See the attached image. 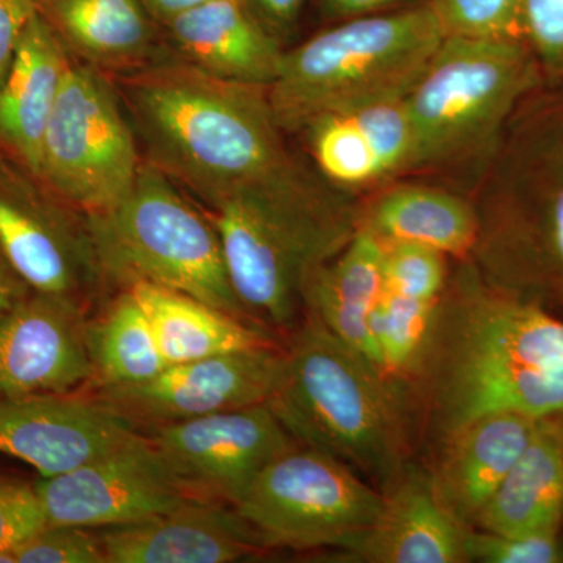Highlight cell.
<instances>
[{"label": "cell", "instance_id": "cell-1", "mask_svg": "<svg viewBox=\"0 0 563 563\" xmlns=\"http://www.w3.org/2000/svg\"><path fill=\"white\" fill-rule=\"evenodd\" d=\"M122 79L147 162L207 206L235 195L303 199L336 190L288 150L268 87L218 79L179 58Z\"/></svg>", "mask_w": 563, "mask_h": 563}, {"label": "cell", "instance_id": "cell-2", "mask_svg": "<svg viewBox=\"0 0 563 563\" xmlns=\"http://www.w3.org/2000/svg\"><path fill=\"white\" fill-rule=\"evenodd\" d=\"M562 366L563 318L496 290L470 258L454 261L420 354L399 380L415 461L453 435L466 404L488 385Z\"/></svg>", "mask_w": 563, "mask_h": 563}, {"label": "cell", "instance_id": "cell-3", "mask_svg": "<svg viewBox=\"0 0 563 563\" xmlns=\"http://www.w3.org/2000/svg\"><path fill=\"white\" fill-rule=\"evenodd\" d=\"M470 261L496 290L563 312V84L525 99L474 181Z\"/></svg>", "mask_w": 563, "mask_h": 563}, {"label": "cell", "instance_id": "cell-4", "mask_svg": "<svg viewBox=\"0 0 563 563\" xmlns=\"http://www.w3.org/2000/svg\"><path fill=\"white\" fill-rule=\"evenodd\" d=\"M268 406L292 439L344 463L380 493L415 461L401 383L303 317L282 347Z\"/></svg>", "mask_w": 563, "mask_h": 563}, {"label": "cell", "instance_id": "cell-5", "mask_svg": "<svg viewBox=\"0 0 563 563\" xmlns=\"http://www.w3.org/2000/svg\"><path fill=\"white\" fill-rule=\"evenodd\" d=\"M443 40L428 2L318 33L282 55L268 87L276 120L299 133L324 114L406 98Z\"/></svg>", "mask_w": 563, "mask_h": 563}, {"label": "cell", "instance_id": "cell-6", "mask_svg": "<svg viewBox=\"0 0 563 563\" xmlns=\"http://www.w3.org/2000/svg\"><path fill=\"white\" fill-rule=\"evenodd\" d=\"M543 85L523 40L444 36L404 98L415 136L410 177L477 179L515 111Z\"/></svg>", "mask_w": 563, "mask_h": 563}, {"label": "cell", "instance_id": "cell-7", "mask_svg": "<svg viewBox=\"0 0 563 563\" xmlns=\"http://www.w3.org/2000/svg\"><path fill=\"white\" fill-rule=\"evenodd\" d=\"M229 280L244 312L272 333L303 317L310 276L358 231V198L279 199L235 195L209 207Z\"/></svg>", "mask_w": 563, "mask_h": 563}, {"label": "cell", "instance_id": "cell-8", "mask_svg": "<svg viewBox=\"0 0 563 563\" xmlns=\"http://www.w3.org/2000/svg\"><path fill=\"white\" fill-rule=\"evenodd\" d=\"M85 220L103 276L125 287L147 282L184 292L252 322L229 280L209 214L191 206L157 166L141 162L128 198Z\"/></svg>", "mask_w": 563, "mask_h": 563}, {"label": "cell", "instance_id": "cell-9", "mask_svg": "<svg viewBox=\"0 0 563 563\" xmlns=\"http://www.w3.org/2000/svg\"><path fill=\"white\" fill-rule=\"evenodd\" d=\"M384 495L344 463L295 444L247 485L233 509L266 548L343 551L379 517Z\"/></svg>", "mask_w": 563, "mask_h": 563}, {"label": "cell", "instance_id": "cell-10", "mask_svg": "<svg viewBox=\"0 0 563 563\" xmlns=\"http://www.w3.org/2000/svg\"><path fill=\"white\" fill-rule=\"evenodd\" d=\"M140 166L117 91L101 70L73 63L47 122L36 179L90 217L128 198Z\"/></svg>", "mask_w": 563, "mask_h": 563}, {"label": "cell", "instance_id": "cell-11", "mask_svg": "<svg viewBox=\"0 0 563 563\" xmlns=\"http://www.w3.org/2000/svg\"><path fill=\"white\" fill-rule=\"evenodd\" d=\"M144 432L188 495L231 507L269 462L298 444L266 402Z\"/></svg>", "mask_w": 563, "mask_h": 563}, {"label": "cell", "instance_id": "cell-12", "mask_svg": "<svg viewBox=\"0 0 563 563\" xmlns=\"http://www.w3.org/2000/svg\"><path fill=\"white\" fill-rule=\"evenodd\" d=\"M284 361L277 344L174 363L146 383L99 387L92 399L136 431L268 402Z\"/></svg>", "mask_w": 563, "mask_h": 563}, {"label": "cell", "instance_id": "cell-13", "mask_svg": "<svg viewBox=\"0 0 563 563\" xmlns=\"http://www.w3.org/2000/svg\"><path fill=\"white\" fill-rule=\"evenodd\" d=\"M63 206L36 177L0 154V252L36 292L79 303L101 269L87 220L80 228Z\"/></svg>", "mask_w": 563, "mask_h": 563}, {"label": "cell", "instance_id": "cell-14", "mask_svg": "<svg viewBox=\"0 0 563 563\" xmlns=\"http://www.w3.org/2000/svg\"><path fill=\"white\" fill-rule=\"evenodd\" d=\"M47 526L106 529L172 512L192 498L140 433L114 453L35 484Z\"/></svg>", "mask_w": 563, "mask_h": 563}, {"label": "cell", "instance_id": "cell-15", "mask_svg": "<svg viewBox=\"0 0 563 563\" xmlns=\"http://www.w3.org/2000/svg\"><path fill=\"white\" fill-rule=\"evenodd\" d=\"M79 303L36 292L0 317V399L63 395L95 379Z\"/></svg>", "mask_w": 563, "mask_h": 563}, {"label": "cell", "instance_id": "cell-16", "mask_svg": "<svg viewBox=\"0 0 563 563\" xmlns=\"http://www.w3.org/2000/svg\"><path fill=\"white\" fill-rule=\"evenodd\" d=\"M140 433L92 398L0 399V453L29 463L41 477L73 472L121 450Z\"/></svg>", "mask_w": 563, "mask_h": 563}, {"label": "cell", "instance_id": "cell-17", "mask_svg": "<svg viewBox=\"0 0 563 563\" xmlns=\"http://www.w3.org/2000/svg\"><path fill=\"white\" fill-rule=\"evenodd\" d=\"M299 133L322 179L354 198L412 174L415 136L404 98L324 114Z\"/></svg>", "mask_w": 563, "mask_h": 563}, {"label": "cell", "instance_id": "cell-18", "mask_svg": "<svg viewBox=\"0 0 563 563\" xmlns=\"http://www.w3.org/2000/svg\"><path fill=\"white\" fill-rule=\"evenodd\" d=\"M99 536L109 563H231L266 548L233 507L203 499Z\"/></svg>", "mask_w": 563, "mask_h": 563}, {"label": "cell", "instance_id": "cell-19", "mask_svg": "<svg viewBox=\"0 0 563 563\" xmlns=\"http://www.w3.org/2000/svg\"><path fill=\"white\" fill-rule=\"evenodd\" d=\"M384 506L372 528L342 555L363 563H466L468 528L455 520L433 490L420 461L404 466L383 492Z\"/></svg>", "mask_w": 563, "mask_h": 563}, {"label": "cell", "instance_id": "cell-20", "mask_svg": "<svg viewBox=\"0 0 563 563\" xmlns=\"http://www.w3.org/2000/svg\"><path fill=\"white\" fill-rule=\"evenodd\" d=\"M518 413L477 418L444 440L422 465L455 520L472 528L477 515L523 453L537 424Z\"/></svg>", "mask_w": 563, "mask_h": 563}, {"label": "cell", "instance_id": "cell-21", "mask_svg": "<svg viewBox=\"0 0 563 563\" xmlns=\"http://www.w3.org/2000/svg\"><path fill=\"white\" fill-rule=\"evenodd\" d=\"M70 66L68 49L38 11L0 87V154L33 177H38L44 133Z\"/></svg>", "mask_w": 563, "mask_h": 563}, {"label": "cell", "instance_id": "cell-22", "mask_svg": "<svg viewBox=\"0 0 563 563\" xmlns=\"http://www.w3.org/2000/svg\"><path fill=\"white\" fill-rule=\"evenodd\" d=\"M358 229L383 244H422L466 261L476 243V207L450 185L402 177L358 198Z\"/></svg>", "mask_w": 563, "mask_h": 563}, {"label": "cell", "instance_id": "cell-23", "mask_svg": "<svg viewBox=\"0 0 563 563\" xmlns=\"http://www.w3.org/2000/svg\"><path fill=\"white\" fill-rule=\"evenodd\" d=\"M179 60L236 84L269 87L284 46L244 0H213L162 25Z\"/></svg>", "mask_w": 563, "mask_h": 563}, {"label": "cell", "instance_id": "cell-24", "mask_svg": "<svg viewBox=\"0 0 563 563\" xmlns=\"http://www.w3.org/2000/svg\"><path fill=\"white\" fill-rule=\"evenodd\" d=\"M563 415L540 418L531 440L470 529L510 533L561 531Z\"/></svg>", "mask_w": 563, "mask_h": 563}, {"label": "cell", "instance_id": "cell-25", "mask_svg": "<svg viewBox=\"0 0 563 563\" xmlns=\"http://www.w3.org/2000/svg\"><path fill=\"white\" fill-rule=\"evenodd\" d=\"M383 258L384 244L358 229L335 257L310 276L303 290V317H312L377 366L369 314L384 287Z\"/></svg>", "mask_w": 563, "mask_h": 563}, {"label": "cell", "instance_id": "cell-26", "mask_svg": "<svg viewBox=\"0 0 563 563\" xmlns=\"http://www.w3.org/2000/svg\"><path fill=\"white\" fill-rule=\"evenodd\" d=\"M38 9L92 68L131 73L150 60L158 24L141 0H38Z\"/></svg>", "mask_w": 563, "mask_h": 563}, {"label": "cell", "instance_id": "cell-27", "mask_svg": "<svg viewBox=\"0 0 563 563\" xmlns=\"http://www.w3.org/2000/svg\"><path fill=\"white\" fill-rule=\"evenodd\" d=\"M132 292L146 313L168 365L277 344L272 332L184 292L136 282Z\"/></svg>", "mask_w": 563, "mask_h": 563}, {"label": "cell", "instance_id": "cell-28", "mask_svg": "<svg viewBox=\"0 0 563 563\" xmlns=\"http://www.w3.org/2000/svg\"><path fill=\"white\" fill-rule=\"evenodd\" d=\"M87 335L99 387L146 383L168 366L146 313L129 290L87 325Z\"/></svg>", "mask_w": 563, "mask_h": 563}, {"label": "cell", "instance_id": "cell-29", "mask_svg": "<svg viewBox=\"0 0 563 563\" xmlns=\"http://www.w3.org/2000/svg\"><path fill=\"white\" fill-rule=\"evenodd\" d=\"M435 301L385 290L369 314V335L377 363L388 376L401 380L412 368L428 335Z\"/></svg>", "mask_w": 563, "mask_h": 563}, {"label": "cell", "instance_id": "cell-30", "mask_svg": "<svg viewBox=\"0 0 563 563\" xmlns=\"http://www.w3.org/2000/svg\"><path fill=\"white\" fill-rule=\"evenodd\" d=\"M526 0H428L444 36L523 40Z\"/></svg>", "mask_w": 563, "mask_h": 563}, {"label": "cell", "instance_id": "cell-31", "mask_svg": "<svg viewBox=\"0 0 563 563\" xmlns=\"http://www.w3.org/2000/svg\"><path fill=\"white\" fill-rule=\"evenodd\" d=\"M453 262L443 252L422 244H384V288L396 295L435 301L446 287Z\"/></svg>", "mask_w": 563, "mask_h": 563}, {"label": "cell", "instance_id": "cell-32", "mask_svg": "<svg viewBox=\"0 0 563 563\" xmlns=\"http://www.w3.org/2000/svg\"><path fill=\"white\" fill-rule=\"evenodd\" d=\"M468 562L563 563L561 531L498 533L468 529L465 537Z\"/></svg>", "mask_w": 563, "mask_h": 563}, {"label": "cell", "instance_id": "cell-33", "mask_svg": "<svg viewBox=\"0 0 563 563\" xmlns=\"http://www.w3.org/2000/svg\"><path fill=\"white\" fill-rule=\"evenodd\" d=\"M13 551L16 563H109L101 536L76 526H46Z\"/></svg>", "mask_w": 563, "mask_h": 563}, {"label": "cell", "instance_id": "cell-34", "mask_svg": "<svg viewBox=\"0 0 563 563\" xmlns=\"http://www.w3.org/2000/svg\"><path fill=\"white\" fill-rule=\"evenodd\" d=\"M523 41L544 84H563V0H526Z\"/></svg>", "mask_w": 563, "mask_h": 563}, {"label": "cell", "instance_id": "cell-35", "mask_svg": "<svg viewBox=\"0 0 563 563\" xmlns=\"http://www.w3.org/2000/svg\"><path fill=\"white\" fill-rule=\"evenodd\" d=\"M46 526L35 485L0 481V551L14 550Z\"/></svg>", "mask_w": 563, "mask_h": 563}, {"label": "cell", "instance_id": "cell-36", "mask_svg": "<svg viewBox=\"0 0 563 563\" xmlns=\"http://www.w3.org/2000/svg\"><path fill=\"white\" fill-rule=\"evenodd\" d=\"M38 0H0V87L29 22L38 13Z\"/></svg>", "mask_w": 563, "mask_h": 563}, {"label": "cell", "instance_id": "cell-37", "mask_svg": "<svg viewBox=\"0 0 563 563\" xmlns=\"http://www.w3.org/2000/svg\"><path fill=\"white\" fill-rule=\"evenodd\" d=\"M244 3L282 46L296 31L303 7V0H244Z\"/></svg>", "mask_w": 563, "mask_h": 563}, {"label": "cell", "instance_id": "cell-38", "mask_svg": "<svg viewBox=\"0 0 563 563\" xmlns=\"http://www.w3.org/2000/svg\"><path fill=\"white\" fill-rule=\"evenodd\" d=\"M407 2L409 0H324L329 10L347 20L404 9Z\"/></svg>", "mask_w": 563, "mask_h": 563}, {"label": "cell", "instance_id": "cell-39", "mask_svg": "<svg viewBox=\"0 0 563 563\" xmlns=\"http://www.w3.org/2000/svg\"><path fill=\"white\" fill-rule=\"evenodd\" d=\"M141 2L146 7L152 20L162 27V25L168 24L169 21L179 18L180 14L207 5L213 0H141Z\"/></svg>", "mask_w": 563, "mask_h": 563}, {"label": "cell", "instance_id": "cell-40", "mask_svg": "<svg viewBox=\"0 0 563 563\" xmlns=\"http://www.w3.org/2000/svg\"><path fill=\"white\" fill-rule=\"evenodd\" d=\"M24 280L14 273L10 263L0 252V317L13 309L24 298Z\"/></svg>", "mask_w": 563, "mask_h": 563}, {"label": "cell", "instance_id": "cell-41", "mask_svg": "<svg viewBox=\"0 0 563 563\" xmlns=\"http://www.w3.org/2000/svg\"><path fill=\"white\" fill-rule=\"evenodd\" d=\"M561 533H562V540H563V518H562V529H561Z\"/></svg>", "mask_w": 563, "mask_h": 563}]
</instances>
